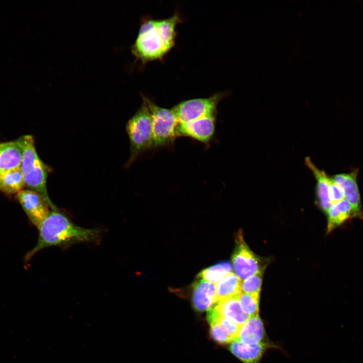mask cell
<instances>
[{
  "label": "cell",
  "mask_w": 363,
  "mask_h": 363,
  "mask_svg": "<svg viewBox=\"0 0 363 363\" xmlns=\"http://www.w3.org/2000/svg\"><path fill=\"white\" fill-rule=\"evenodd\" d=\"M38 229L37 243L26 255L27 260L38 252L50 247L65 249L81 243L98 244L102 236L101 229L86 228L78 226L58 210H51Z\"/></svg>",
  "instance_id": "6da1fadb"
},
{
  "label": "cell",
  "mask_w": 363,
  "mask_h": 363,
  "mask_svg": "<svg viewBox=\"0 0 363 363\" xmlns=\"http://www.w3.org/2000/svg\"><path fill=\"white\" fill-rule=\"evenodd\" d=\"M180 20L176 13L162 20H142L131 46L132 53L136 60L144 63L164 56L174 46L175 27Z\"/></svg>",
  "instance_id": "7a4b0ae2"
},
{
  "label": "cell",
  "mask_w": 363,
  "mask_h": 363,
  "mask_svg": "<svg viewBox=\"0 0 363 363\" xmlns=\"http://www.w3.org/2000/svg\"><path fill=\"white\" fill-rule=\"evenodd\" d=\"M126 131L130 143V155L126 164L129 166L140 154L152 148V118L149 108L144 101L128 120Z\"/></svg>",
  "instance_id": "3957f363"
},
{
  "label": "cell",
  "mask_w": 363,
  "mask_h": 363,
  "mask_svg": "<svg viewBox=\"0 0 363 363\" xmlns=\"http://www.w3.org/2000/svg\"><path fill=\"white\" fill-rule=\"evenodd\" d=\"M150 111L152 123V148L173 143L177 136L179 122L172 109L160 107L142 95Z\"/></svg>",
  "instance_id": "277c9868"
},
{
  "label": "cell",
  "mask_w": 363,
  "mask_h": 363,
  "mask_svg": "<svg viewBox=\"0 0 363 363\" xmlns=\"http://www.w3.org/2000/svg\"><path fill=\"white\" fill-rule=\"evenodd\" d=\"M221 97V94H215L209 97L193 98L180 102L172 109L179 123H186L216 114L217 106Z\"/></svg>",
  "instance_id": "5b68a950"
},
{
  "label": "cell",
  "mask_w": 363,
  "mask_h": 363,
  "mask_svg": "<svg viewBox=\"0 0 363 363\" xmlns=\"http://www.w3.org/2000/svg\"><path fill=\"white\" fill-rule=\"evenodd\" d=\"M237 246L232 255V261L236 275L245 280L260 271H264L265 266L247 246L241 233H238Z\"/></svg>",
  "instance_id": "8992f818"
},
{
  "label": "cell",
  "mask_w": 363,
  "mask_h": 363,
  "mask_svg": "<svg viewBox=\"0 0 363 363\" xmlns=\"http://www.w3.org/2000/svg\"><path fill=\"white\" fill-rule=\"evenodd\" d=\"M17 198L30 221L38 228L50 212L47 201L40 194L29 189L21 191Z\"/></svg>",
  "instance_id": "52a82bcc"
},
{
  "label": "cell",
  "mask_w": 363,
  "mask_h": 363,
  "mask_svg": "<svg viewBox=\"0 0 363 363\" xmlns=\"http://www.w3.org/2000/svg\"><path fill=\"white\" fill-rule=\"evenodd\" d=\"M216 114L209 115L186 123H179L177 136H186L207 143L215 130Z\"/></svg>",
  "instance_id": "ba28073f"
},
{
  "label": "cell",
  "mask_w": 363,
  "mask_h": 363,
  "mask_svg": "<svg viewBox=\"0 0 363 363\" xmlns=\"http://www.w3.org/2000/svg\"><path fill=\"white\" fill-rule=\"evenodd\" d=\"M358 173V169H355L349 173L336 174L332 178L343 189L345 200L351 207L354 217L363 218L360 196L357 182Z\"/></svg>",
  "instance_id": "9c48e42d"
},
{
  "label": "cell",
  "mask_w": 363,
  "mask_h": 363,
  "mask_svg": "<svg viewBox=\"0 0 363 363\" xmlns=\"http://www.w3.org/2000/svg\"><path fill=\"white\" fill-rule=\"evenodd\" d=\"M51 168L41 160L34 164L24 173L25 186L29 190L40 194L47 201L52 210H58L49 197L46 188V180Z\"/></svg>",
  "instance_id": "30bf717a"
},
{
  "label": "cell",
  "mask_w": 363,
  "mask_h": 363,
  "mask_svg": "<svg viewBox=\"0 0 363 363\" xmlns=\"http://www.w3.org/2000/svg\"><path fill=\"white\" fill-rule=\"evenodd\" d=\"M23 149L22 137L0 143V172L21 167Z\"/></svg>",
  "instance_id": "8fae6325"
},
{
  "label": "cell",
  "mask_w": 363,
  "mask_h": 363,
  "mask_svg": "<svg viewBox=\"0 0 363 363\" xmlns=\"http://www.w3.org/2000/svg\"><path fill=\"white\" fill-rule=\"evenodd\" d=\"M216 286L213 283L200 279L193 286L192 304L199 312L208 310L216 302Z\"/></svg>",
  "instance_id": "7c38bea8"
},
{
  "label": "cell",
  "mask_w": 363,
  "mask_h": 363,
  "mask_svg": "<svg viewBox=\"0 0 363 363\" xmlns=\"http://www.w3.org/2000/svg\"><path fill=\"white\" fill-rule=\"evenodd\" d=\"M239 297L238 295L217 300L213 306L221 316L242 326L250 317L243 312Z\"/></svg>",
  "instance_id": "4fadbf2b"
},
{
  "label": "cell",
  "mask_w": 363,
  "mask_h": 363,
  "mask_svg": "<svg viewBox=\"0 0 363 363\" xmlns=\"http://www.w3.org/2000/svg\"><path fill=\"white\" fill-rule=\"evenodd\" d=\"M267 347L263 342L247 344L236 339L231 342L229 350L244 363H259Z\"/></svg>",
  "instance_id": "5bb4252c"
},
{
  "label": "cell",
  "mask_w": 363,
  "mask_h": 363,
  "mask_svg": "<svg viewBox=\"0 0 363 363\" xmlns=\"http://www.w3.org/2000/svg\"><path fill=\"white\" fill-rule=\"evenodd\" d=\"M307 166L311 170L317 180V195L321 209L327 213L332 205L328 194L329 177L324 170L318 168L309 157L305 159Z\"/></svg>",
  "instance_id": "9a60e30c"
},
{
  "label": "cell",
  "mask_w": 363,
  "mask_h": 363,
  "mask_svg": "<svg viewBox=\"0 0 363 363\" xmlns=\"http://www.w3.org/2000/svg\"><path fill=\"white\" fill-rule=\"evenodd\" d=\"M265 336L263 323L259 315L250 317L240 328L237 340L247 344L262 343Z\"/></svg>",
  "instance_id": "2e32d148"
},
{
  "label": "cell",
  "mask_w": 363,
  "mask_h": 363,
  "mask_svg": "<svg viewBox=\"0 0 363 363\" xmlns=\"http://www.w3.org/2000/svg\"><path fill=\"white\" fill-rule=\"evenodd\" d=\"M327 214L328 233L331 232L348 219L354 217L351 207L345 199L332 204Z\"/></svg>",
  "instance_id": "e0dca14e"
},
{
  "label": "cell",
  "mask_w": 363,
  "mask_h": 363,
  "mask_svg": "<svg viewBox=\"0 0 363 363\" xmlns=\"http://www.w3.org/2000/svg\"><path fill=\"white\" fill-rule=\"evenodd\" d=\"M25 186L21 168L0 172V192L8 195L17 194Z\"/></svg>",
  "instance_id": "ac0fdd59"
},
{
  "label": "cell",
  "mask_w": 363,
  "mask_h": 363,
  "mask_svg": "<svg viewBox=\"0 0 363 363\" xmlns=\"http://www.w3.org/2000/svg\"><path fill=\"white\" fill-rule=\"evenodd\" d=\"M241 280L230 272L218 282L216 301L224 298L239 295L242 292Z\"/></svg>",
  "instance_id": "d6986e66"
},
{
  "label": "cell",
  "mask_w": 363,
  "mask_h": 363,
  "mask_svg": "<svg viewBox=\"0 0 363 363\" xmlns=\"http://www.w3.org/2000/svg\"><path fill=\"white\" fill-rule=\"evenodd\" d=\"M232 269V265L229 262H221L204 269L199 273L198 277L214 283L230 273Z\"/></svg>",
  "instance_id": "ffe728a7"
},
{
  "label": "cell",
  "mask_w": 363,
  "mask_h": 363,
  "mask_svg": "<svg viewBox=\"0 0 363 363\" xmlns=\"http://www.w3.org/2000/svg\"><path fill=\"white\" fill-rule=\"evenodd\" d=\"M260 293L241 292L239 297L243 312L250 317L258 315Z\"/></svg>",
  "instance_id": "44dd1931"
},
{
  "label": "cell",
  "mask_w": 363,
  "mask_h": 363,
  "mask_svg": "<svg viewBox=\"0 0 363 363\" xmlns=\"http://www.w3.org/2000/svg\"><path fill=\"white\" fill-rule=\"evenodd\" d=\"M263 271H260L244 280L241 283L243 292L253 293H260Z\"/></svg>",
  "instance_id": "7402d4cb"
},
{
  "label": "cell",
  "mask_w": 363,
  "mask_h": 363,
  "mask_svg": "<svg viewBox=\"0 0 363 363\" xmlns=\"http://www.w3.org/2000/svg\"><path fill=\"white\" fill-rule=\"evenodd\" d=\"M210 334L212 338L221 344L232 342L234 340L218 323L210 325Z\"/></svg>",
  "instance_id": "603a6c76"
},
{
  "label": "cell",
  "mask_w": 363,
  "mask_h": 363,
  "mask_svg": "<svg viewBox=\"0 0 363 363\" xmlns=\"http://www.w3.org/2000/svg\"><path fill=\"white\" fill-rule=\"evenodd\" d=\"M217 323L230 335L234 340L237 339L241 326L221 316Z\"/></svg>",
  "instance_id": "cb8c5ba5"
},
{
  "label": "cell",
  "mask_w": 363,
  "mask_h": 363,
  "mask_svg": "<svg viewBox=\"0 0 363 363\" xmlns=\"http://www.w3.org/2000/svg\"><path fill=\"white\" fill-rule=\"evenodd\" d=\"M328 194L332 204L343 200L345 198L343 189L331 177L329 180Z\"/></svg>",
  "instance_id": "d4e9b609"
}]
</instances>
